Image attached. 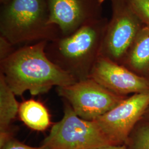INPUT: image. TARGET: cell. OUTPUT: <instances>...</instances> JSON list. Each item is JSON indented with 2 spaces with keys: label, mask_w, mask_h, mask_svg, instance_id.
<instances>
[{
  "label": "cell",
  "mask_w": 149,
  "mask_h": 149,
  "mask_svg": "<svg viewBox=\"0 0 149 149\" xmlns=\"http://www.w3.org/2000/svg\"><path fill=\"white\" fill-rule=\"evenodd\" d=\"M47 42L17 49L0 61V73L16 96L29 91L32 96L48 93L54 86L70 85L77 81L48 58Z\"/></svg>",
  "instance_id": "6da1fadb"
},
{
  "label": "cell",
  "mask_w": 149,
  "mask_h": 149,
  "mask_svg": "<svg viewBox=\"0 0 149 149\" xmlns=\"http://www.w3.org/2000/svg\"><path fill=\"white\" fill-rule=\"evenodd\" d=\"M108 22V19L103 17L69 36L48 42L45 53L48 58L77 81L89 78L101 55Z\"/></svg>",
  "instance_id": "7a4b0ae2"
},
{
  "label": "cell",
  "mask_w": 149,
  "mask_h": 149,
  "mask_svg": "<svg viewBox=\"0 0 149 149\" xmlns=\"http://www.w3.org/2000/svg\"><path fill=\"white\" fill-rule=\"evenodd\" d=\"M0 36L15 46L50 42L63 37L59 27L50 23L45 0H11L1 5Z\"/></svg>",
  "instance_id": "3957f363"
},
{
  "label": "cell",
  "mask_w": 149,
  "mask_h": 149,
  "mask_svg": "<svg viewBox=\"0 0 149 149\" xmlns=\"http://www.w3.org/2000/svg\"><path fill=\"white\" fill-rule=\"evenodd\" d=\"M63 102V117L52 126L41 146L45 149H93L115 145L95 120L81 118Z\"/></svg>",
  "instance_id": "277c9868"
},
{
  "label": "cell",
  "mask_w": 149,
  "mask_h": 149,
  "mask_svg": "<svg viewBox=\"0 0 149 149\" xmlns=\"http://www.w3.org/2000/svg\"><path fill=\"white\" fill-rule=\"evenodd\" d=\"M112 16L108 21L101 55L122 65L128 51L144 24L129 0H109Z\"/></svg>",
  "instance_id": "5b68a950"
},
{
  "label": "cell",
  "mask_w": 149,
  "mask_h": 149,
  "mask_svg": "<svg viewBox=\"0 0 149 149\" xmlns=\"http://www.w3.org/2000/svg\"><path fill=\"white\" fill-rule=\"evenodd\" d=\"M57 92L79 117L93 121L117 106L126 96L116 94L91 78L57 87Z\"/></svg>",
  "instance_id": "8992f818"
},
{
  "label": "cell",
  "mask_w": 149,
  "mask_h": 149,
  "mask_svg": "<svg viewBox=\"0 0 149 149\" xmlns=\"http://www.w3.org/2000/svg\"><path fill=\"white\" fill-rule=\"evenodd\" d=\"M149 107V92L135 93L95 120L115 145H124Z\"/></svg>",
  "instance_id": "52a82bcc"
},
{
  "label": "cell",
  "mask_w": 149,
  "mask_h": 149,
  "mask_svg": "<svg viewBox=\"0 0 149 149\" xmlns=\"http://www.w3.org/2000/svg\"><path fill=\"white\" fill-rule=\"evenodd\" d=\"M50 23L68 36L81 27L103 17V0H45Z\"/></svg>",
  "instance_id": "ba28073f"
},
{
  "label": "cell",
  "mask_w": 149,
  "mask_h": 149,
  "mask_svg": "<svg viewBox=\"0 0 149 149\" xmlns=\"http://www.w3.org/2000/svg\"><path fill=\"white\" fill-rule=\"evenodd\" d=\"M89 77L120 96L149 92V80L124 65L100 55Z\"/></svg>",
  "instance_id": "9c48e42d"
},
{
  "label": "cell",
  "mask_w": 149,
  "mask_h": 149,
  "mask_svg": "<svg viewBox=\"0 0 149 149\" xmlns=\"http://www.w3.org/2000/svg\"><path fill=\"white\" fill-rule=\"evenodd\" d=\"M16 96L0 73V149L15 138V129L11 124L18 115L19 107Z\"/></svg>",
  "instance_id": "30bf717a"
},
{
  "label": "cell",
  "mask_w": 149,
  "mask_h": 149,
  "mask_svg": "<svg viewBox=\"0 0 149 149\" xmlns=\"http://www.w3.org/2000/svg\"><path fill=\"white\" fill-rule=\"evenodd\" d=\"M122 65L134 72H149V26L144 24L139 32Z\"/></svg>",
  "instance_id": "8fae6325"
},
{
  "label": "cell",
  "mask_w": 149,
  "mask_h": 149,
  "mask_svg": "<svg viewBox=\"0 0 149 149\" xmlns=\"http://www.w3.org/2000/svg\"><path fill=\"white\" fill-rule=\"evenodd\" d=\"M18 116L26 126L36 131L43 132L51 125L47 108L42 102L34 100L24 101L19 104Z\"/></svg>",
  "instance_id": "7c38bea8"
},
{
  "label": "cell",
  "mask_w": 149,
  "mask_h": 149,
  "mask_svg": "<svg viewBox=\"0 0 149 149\" xmlns=\"http://www.w3.org/2000/svg\"><path fill=\"white\" fill-rule=\"evenodd\" d=\"M125 145L127 149H149V121L139 122Z\"/></svg>",
  "instance_id": "4fadbf2b"
},
{
  "label": "cell",
  "mask_w": 149,
  "mask_h": 149,
  "mask_svg": "<svg viewBox=\"0 0 149 149\" xmlns=\"http://www.w3.org/2000/svg\"><path fill=\"white\" fill-rule=\"evenodd\" d=\"M134 11L145 25L149 26V0H129Z\"/></svg>",
  "instance_id": "5bb4252c"
},
{
  "label": "cell",
  "mask_w": 149,
  "mask_h": 149,
  "mask_svg": "<svg viewBox=\"0 0 149 149\" xmlns=\"http://www.w3.org/2000/svg\"><path fill=\"white\" fill-rule=\"evenodd\" d=\"M5 38L0 36V61L6 59L13 53L16 49Z\"/></svg>",
  "instance_id": "9a60e30c"
},
{
  "label": "cell",
  "mask_w": 149,
  "mask_h": 149,
  "mask_svg": "<svg viewBox=\"0 0 149 149\" xmlns=\"http://www.w3.org/2000/svg\"><path fill=\"white\" fill-rule=\"evenodd\" d=\"M0 149H45L42 146L40 147H32L23 144L16 139H13Z\"/></svg>",
  "instance_id": "2e32d148"
},
{
  "label": "cell",
  "mask_w": 149,
  "mask_h": 149,
  "mask_svg": "<svg viewBox=\"0 0 149 149\" xmlns=\"http://www.w3.org/2000/svg\"><path fill=\"white\" fill-rule=\"evenodd\" d=\"M93 149H127L126 145H114V146H110L107 147H103L100 148H96Z\"/></svg>",
  "instance_id": "e0dca14e"
},
{
  "label": "cell",
  "mask_w": 149,
  "mask_h": 149,
  "mask_svg": "<svg viewBox=\"0 0 149 149\" xmlns=\"http://www.w3.org/2000/svg\"><path fill=\"white\" fill-rule=\"evenodd\" d=\"M141 120H145V121H149V107L145 113H144V116H143Z\"/></svg>",
  "instance_id": "ac0fdd59"
},
{
  "label": "cell",
  "mask_w": 149,
  "mask_h": 149,
  "mask_svg": "<svg viewBox=\"0 0 149 149\" xmlns=\"http://www.w3.org/2000/svg\"><path fill=\"white\" fill-rule=\"evenodd\" d=\"M11 0H0V3L1 5H6Z\"/></svg>",
  "instance_id": "d6986e66"
},
{
  "label": "cell",
  "mask_w": 149,
  "mask_h": 149,
  "mask_svg": "<svg viewBox=\"0 0 149 149\" xmlns=\"http://www.w3.org/2000/svg\"></svg>",
  "instance_id": "ffe728a7"
}]
</instances>
